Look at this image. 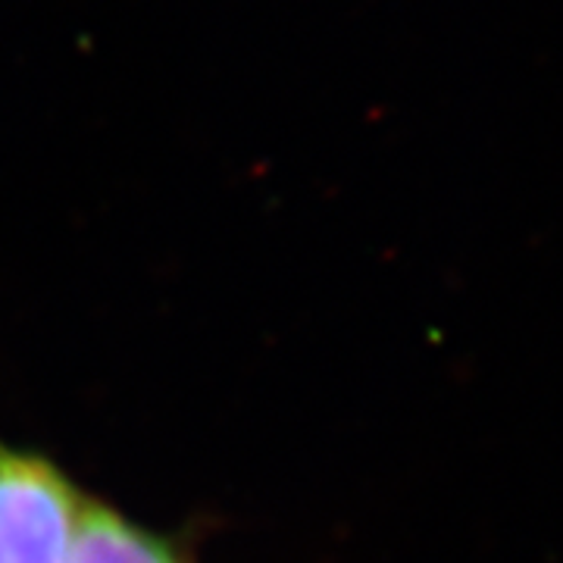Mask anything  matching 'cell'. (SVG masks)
Wrapping results in <instances>:
<instances>
[{
	"mask_svg": "<svg viewBox=\"0 0 563 563\" xmlns=\"http://www.w3.org/2000/svg\"><path fill=\"white\" fill-rule=\"evenodd\" d=\"M76 517L57 470L0 444V563H63Z\"/></svg>",
	"mask_w": 563,
	"mask_h": 563,
	"instance_id": "obj_1",
	"label": "cell"
},
{
	"mask_svg": "<svg viewBox=\"0 0 563 563\" xmlns=\"http://www.w3.org/2000/svg\"><path fill=\"white\" fill-rule=\"evenodd\" d=\"M63 563H179L173 551L139 526L103 507H81Z\"/></svg>",
	"mask_w": 563,
	"mask_h": 563,
	"instance_id": "obj_2",
	"label": "cell"
}]
</instances>
